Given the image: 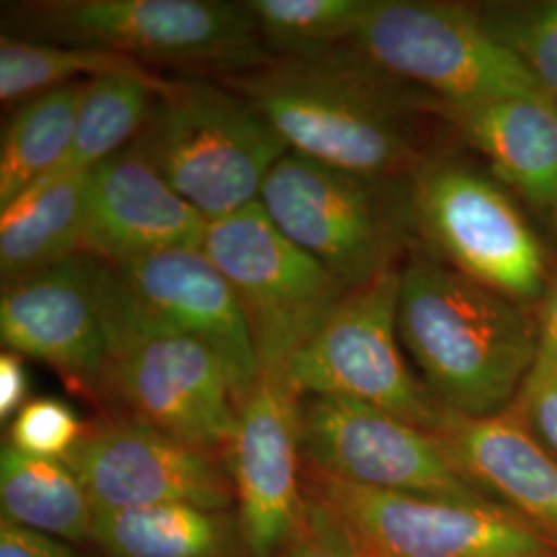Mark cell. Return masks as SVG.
<instances>
[{"instance_id":"f1b7e54d","label":"cell","mask_w":557,"mask_h":557,"mask_svg":"<svg viewBox=\"0 0 557 557\" xmlns=\"http://www.w3.org/2000/svg\"><path fill=\"white\" fill-rule=\"evenodd\" d=\"M281 557H361V552L337 515L310 498L301 524Z\"/></svg>"},{"instance_id":"ac0fdd59","label":"cell","mask_w":557,"mask_h":557,"mask_svg":"<svg viewBox=\"0 0 557 557\" xmlns=\"http://www.w3.org/2000/svg\"><path fill=\"white\" fill-rule=\"evenodd\" d=\"M434 434L479 492L541 535L557 539V458L512 407L490 418L448 411Z\"/></svg>"},{"instance_id":"2e32d148","label":"cell","mask_w":557,"mask_h":557,"mask_svg":"<svg viewBox=\"0 0 557 557\" xmlns=\"http://www.w3.org/2000/svg\"><path fill=\"white\" fill-rule=\"evenodd\" d=\"M112 264L143 317L207 343L232 372L239 400L250 395L260 376L252 331L232 285L202 248H174Z\"/></svg>"},{"instance_id":"4316f807","label":"cell","mask_w":557,"mask_h":557,"mask_svg":"<svg viewBox=\"0 0 557 557\" xmlns=\"http://www.w3.org/2000/svg\"><path fill=\"white\" fill-rule=\"evenodd\" d=\"M479 20L557 101V0L475 4Z\"/></svg>"},{"instance_id":"7a4b0ae2","label":"cell","mask_w":557,"mask_h":557,"mask_svg":"<svg viewBox=\"0 0 557 557\" xmlns=\"http://www.w3.org/2000/svg\"><path fill=\"white\" fill-rule=\"evenodd\" d=\"M397 324L432 397L467 418L508 411L537 359V324L522 304L436 257L400 269Z\"/></svg>"},{"instance_id":"6da1fadb","label":"cell","mask_w":557,"mask_h":557,"mask_svg":"<svg viewBox=\"0 0 557 557\" xmlns=\"http://www.w3.org/2000/svg\"><path fill=\"white\" fill-rule=\"evenodd\" d=\"M250 101L289 151L363 178L416 172L419 135L413 98L349 46L317 59H271L223 75Z\"/></svg>"},{"instance_id":"1f68e13d","label":"cell","mask_w":557,"mask_h":557,"mask_svg":"<svg viewBox=\"0 0 557 557\" xmlns=\"http://www.w3.org/2000/svg\"><path fill=\"white\" fill-rule=\"evenodd\" d=\"M29 376L20 354L2 351L0 356V419L13 421L27 403Z\"/></svg>"},{"instance_id":"277c9868","label":"cell","mask_w":557,"mask_h":557,"mask_svg":"<svg viewBox=\"0 0 557 557\" xmlns=\"http://www.w3.org/2000/svg\"><path fill=\"white\" fill-rule=\"evenodd\" d=\"M133 145L207 221L257 202L269 172L289 153L236 91L180 81L156 98Z\"/></svg>"},{"instance_id":"e0dca14e","label":"cell","mask_w":557,"mask_h":557,"mask_svg":"<svg viewBox=\"0 0 557 557\" xmlns=\"http://www.w3.org/2000/svg\"><path fill=\"white\" fill-rule=\"evenodd\" d=\"M207 223L131 143L87 176L81 252L119 262L200 248Z\"/></svg>"},{"instance_id":"f546056e","label":"cell","mask_w":557,"mask_h":557,"mask_svg":"<svg viewBox=\"0 0 557 557\" xmlns=\"http://www.w3.org/2000/svg\"><path fill=\"white\" fill-rule=\"evenodd\" d=\"M512 411L557 458V372L531 374L512 405Z\"/></svg>"},{"instance_id":"5bb4252c","label":"cell","mask_w":557,"mask_h":557,"mask_svg":"<svg viewBox=\"0 0 557 557\" xmlns=\"http://www.w3.org/2000/svg\"><path fill=\"white\" fill-rule=\"evenodd\" d=\"M64 462L96 512L172 504L227 510L236 494L213 458L137 419L103 421L85 430Z\"/></svg>"},{"instance_id":"44dd1931","label":"cell","mask_w":557,"mask_h":557,"mask_svg":"<svg viewBox=\"0 0 557 557\" xmlns=\"http://www.w3.org/2000/svg\"><path fill=\"white\" fill-rule=\"evenodd\" d=\"M87 176L89 172L32 188L0 211L4 283L79 255Z\"/></svg>"},{"instance_id":"7c38bea8","label":"cell","mask_w":557,"mask_h":557,"mask_svg":"<svg viewBox=\"0 0 557 557\" xmlns=\"http://www.w3.org/2000/svg\"><path fill=\"white\" fill-rule=\"evenodd\" d=\"M301 455L314 471L361 487L496 504L465 479L436 434L358 400L301 398Z\"/></svg>"},{"instance_id":"7402d4cb","label":"cell","mask_w":557,"mask_h":557,"mask_svg":"<svg viewBox=\"0 0 557 557\" xmlns=\"http://www.w3.org/2000/svg\"><path fill=\"white\" fill-rule=\"evenodd\" d=\"M2 518L64 543L94 535L96 508L64 460L32 457L11 444L0 453Z\"/></svg>"},{"instance_id":"ffe728a7","label":"cell","mask_w":557,"mask_h":557,"mask_svg":"<svg viewBox=\"0 0 557 557\" xmlns=\"http://www.w3.org/2000/svg\"><path fill=\"white\" fill-rule=\"evenodd\" d=\"M91 539L106 557H242L246 552L238 518L186 504L96 512Z\"/></svg>"},{"instance_id":"5b68a950","label":"cell","mask_w":557,"mask_h":557,"mask_svg":"<svg viewBox=\"0 0 557 557\" xmlns=\"http://www.w3.org/2000/svg\"><path fill=\"white\" fill-rule=\"evenodd\" d=\"M347 46L388 77L430 91L446 108L547 96L483 27L475 4L372 0Z\"/></svg>"},{"instance_id":"603a6c76","label":"cell","mask_w":557,"mask_h":557,"mask_svg":"<svg viewBox=\"0 0 557 557\" xmlns=\"http://www.w3.org/2000/svg\"><path fill=\"white\" fill-rule=\"evenodd\" d=\"M172 83L174 81L161 79L153 73H114L91 81L85 100L81 103L75 135L66 153L32 188H41L60 178L87 174L100 165L101 161L128 147L147 124L156 98L168 91Z\"/></svg>"},{"instance_id":"9c48e42d","label":"cell","mask_w":557,"mask_h":557,"mask_svg":"<svg viewBox=\"0 0 557 557\" xmlns=\"http://www.w3.org/2000/svg\"><path fill=\"white\" fill-rule=\"evenodd\" d=\"M409 197L419 232L458 273L518 304L545 298V246L499 182L460 161H423Z\"/></svg>"},{"instance_id":"8fae6325","label":"cell","mask_w":557,"mask_h":557,"mask_svg":"<svg viewBox=\"0 0 557 557\" xmlns=\"http://www.w3.org/2000/svg\"><path fill=\"white\" fill-rule=\"evenodd\" d=\"M312 498L331 508L361 557H554L557 545L496 504L379 492L312 469Z\"/></svg>"},{"instance_id":"cb8c5ba5","label":"cell","mask_w":557,"mask_h":557,"mask_svg":"<svg viewBox=\"0 0 557 557\" xmlns=\"http://www.w3.org/2000/svg\"><path fill=\"white\" fill-rule=\"evenodd\" d=\"M91 81H75L40 94L15 112L2 137L0 211L44 178L66 153Z\"/></svg>"},{"instance_id":"ba28073f","label":"cell","mask_w":557,"mask_h":557,"mask_svg":"<svg viewBox=\"0 0 557 557\" xmlns=\"http://www.w3.org/2000/svg\"><path fill=\"white\" fill-rule=\"evenodd\" d=\"M200 248L238 296L260 372L283 374L289 358L349 292L278 230L260 200L209 221Z\"/></svg>"},{"instance_id":"9a60e30c","label":"cell","mask_w":557,"mask_h":557,"mask_svg":"<svg viewBox=\"0 0 557 557\" xmlns=\"http://www.w3.org/2000/svg\"><path fill=\"white\" fill-rule=\"evenodd\" d=\"M227 455L246 554L281 556L308 504L299 479L301 397L283 374L260 372L239 405L238 430Z\"/></svg>"},{"instance_id":"484cf974","label":"cell","mask_w":557,"mask_h":557,"mask_svg":"<svg viewBox=\"0 0 557 557\" xmlns=\"http://www.w3.org/2000/svg\"><path fill=\"white\" fill-rule=\"evenodd\" d=\"M372 0H250L264 48L281 59H317L347 46Z\"/></svg>"},{"instance_id":"52a82bcc","label":"cell","mask_w":557,"mask_h":557,"mask_svg":"<svg viewBox=\"0 0 557 557\" xmlns=\"http://www.w3.org/2000/svg\"><path fill=\"white\" fill-rule=\"evenodd\" d=\"M398 292V267L349 289L289 358L283 376L298 397L358 400L434 434L448 409L405 363Z\"/></svg>"},{"instance_id":"83f0119b","label":"cell","mask_w":557,"mask_h":557,"mask_svg":"<svg viewBox=\"0 0 557 557\" xmlns=\"http://www.w3.org/2000/svg\"><path fill=\"white\" fill-rule=\"evenodd\" d=\"M85 428L77 413L59 398H34L11 421V446L32 457L64 460L77 446Z\"/></svg>"},{"instance_id":"836d02e7","label":"cell","mask_w":557,"mask_h":557,"mask_svg":"<svg viewBox=\"0 0 557 557\" xmlns=\"http://www.w3.org/2000/svg\"><path fill=\"white\" fill-rule=\"evenodd\" d=\"M554 557H557V554H556V556H554Z\"/></svg>"},{"instance_id":"30bf717a","label":"cell","mask_w":557,"mask_h":557,"mask_svg":"<svg viewBox=\"0 0 557 557\" xmlns=\"http://www.w3.org/2000/svg\"><path fill=\"white\" fill-rule=\"evenodd\" d=\"M391 180L363 178L289 151L260 190L278 230L356 289L397 267L403 213Z\"/></svg>"},{"instance_id":"4dcf8cb0","label":"cell","mask_w":557,"mask_h":557,"mask_svg":"<svg viewBox=\"0 0 557 557\" xmlns=\"http://www.w3.org/2000/svg\"><path fill=\"white\" fill-rule=\"evenodd\" d=\"M0 557H79L71 543L0 520Z\"/></svg>"},{"instance_id":"d4e9b609","label":"cell","mask_w":557,"mask_h":557,"mask_svg":"<svg viewBox=\"0 0 557 557\" xmlns=\"http://www.w3.org/2000/svg\"><path fill=\"white\" fill-rule=\"evenodd\" d=\"M114 73L151 75L140 62L91 48L17 40H0V100L4 106L75 83L79 75L98 79Z\"/></svg>"},{"instance_id":"d6986e66","label":"cell","mask_w":557,"mask_h":557,"mask_svg":"<svg viewBox=\"0 0 557 557\" xmlns=\"http://www.w3.org/2000/svg\"><path fill=\"white\" fill-rule=\"evenodd\" d=\"M440 114L504 184L554 221L557 232V101L510 96L465 108L440 103Z\"/></svg>"},{"instance_id":"3957f363","label":"cell","mask_w":557,"mask_h":557,"mask_svg":"<svg viewBox=\"0 0 557 557\" xmlns=\"http://www.w3.org/2000/svg\"><path fill=\"white\" fill-rule=\"evenodd\" d=\"M110 337L101 393L116 398L128 418L202 455L230 453L242 403L232 372L207 343L143 317L116 269Z\"/></svg>"},{"instance_id":"8992f818","label":"cell","mask_w":557,"mask_h":557,"mask_svg":"<svg viewBox=\"0 0 557 557\" xmlns=\"http://www.w3.org/2000/svg\"><path fill=\"white\" fill-rule=\"evenodd\" d=\"M27 15L34 34L126 59L202 64L225 75L271 60L246 2L54 0L27 4Z\"/></svg>"},{"instance_id":"d6a6232c","label":"cell","mask_w":557,"mask_h":557,"mask_svg":"<svg viewBox=\"0 0 557 557\" xmlns=\"http://www.w3.org/2000/svg\"><path fill=\"white\" fill-rule=\"evenodd\" d=\"M537 359L531 374H556L557 372V273L549 278L543 312L537 324ZM529 374V376H531Z\"/></svg>"},{"instance_id":"4fadbf2b","label":"cell","mask_w":557,"mask_h":557,"mask_svg":"<svg viewBox=\"0 0 557 557\" xmlns=\"http://www.w3.org/2000/svg\"><path fill=\"white\" fill-rule=\"evenodd\" d=\"M108 260L79 252L2 285L0 337L77 388L101 393L112 351Z\"/></svg>"}]
</instances>
